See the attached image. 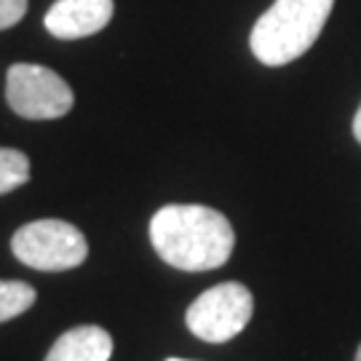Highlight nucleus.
<instances>
[{
  "mask_svg": "<svg viewBox=\"0 0 361 361\" xmlns=\"http://www.w3.org/2000/svg\"><path fill=\"white\" fill-rule=\"evenodd\" d=\"M150 241L158 257L177 271H214L233 255L235 233L222 212L198 204H169L150 219Z\"/></svg>",
  "mask_w": 361,
  "mask_h": 361,
  "instance_id": "1",
  "label": "nucleus"
},
{
  "mask_svg": "<svg viewBox=\"0 0 361 361\" xmlns=\"http://www.w3.org/2000/svg\"><path fill=\"white\" fill-rule=\"evenodd\" d=\"M335 0H276L252 27L249 46L262 65L295 62L319 40Z\"/></svg>",
  "mask_w": 361,
  "mask_h": 361,
  "instance_id": "2",
  "label": "nucleus"
},
{
  "mask_svg": "<svg viewBox=\"0 0 361 361\" xmlns=\"http://www.w3.org/2000/svg\"><path fill=\"white\" fill-rule=\"evenodd\" d=\"M11 252L35 271H73L89 257L86 235L65 219H38L13 233Z\"/></svg>",
  "mask_w": 361,
  "mask_h": 361,
  "instance_id": "3",
  "label": "nucleus"
},
{
  "mask_svg": "<svg viewBox=\"0 0 361 361\" xmlns=\"http://www.w3.org/2000/svg\"><path fill=\"white\" fill-rule=\"evenodd\" d=\"M6 99L27 121H51L73 110L75 97L65 78L43 65H11L6 73Z\"/></svg>",
  "mask_w": 361,
  "mask_h": 361,
  "instance_id": "4",
  "label": "nucleus"
},
{
  "mask_svg": "<svg viewBox=\"0 0 361 361\" xmlns=\"http://www.w3.org/2000/svg\"><path fill=\"white\" fill-rule=\"evenodd\" d=\"M255 313V297L238 281H225L207 289L188 308V329L198 340L207 343H225L244 332Z\"/></svg>",
  "mask_w": 361,
  "mask_h": 361,
  "instance_id": "5",
  "label": "nucleus"
},
{
  "mask_svg": "<svg viewBox=\"0 0 361 361\" xmlns=\"http://www.w3.org/2000/svg\"><path fill=\"white\" fill-rule=\"evenodd\" d=\"M113 0H56L46 13V30L54 38H89L110 25Z\"/></svg>",
  "mask_w": 361,
  "mask_h": 361,
  "instance_id": "6",
  "label": "nucleus"
},
{
  "mask_svg": "<svg viewBox=\"0 0 361 361\" xmlns=\"http://www.w3.org/2000/svg\"><path fill=\"white\" fill-rule=\"evenodd\" d=\"M113 337L102 326H75L51 345L46 361H110Z\"/></svg>",
  "mask_w": 361,
  "mask_h": 361,
  "instance_id": "7",
  "label": "nucleus"
},
{
  "mask_svg": "<svg viewBox=\"0 0 361 361\" xmlns=\"http://www.w3.org/2000/svg\"><path fill=\"white\" fill-rule=\"evenodd\" d=\"M35 289L25 281H0V324L22 316L35 305Z\"/></svg>",
  "mask_w": 361,
  "mask_h": 361,
  "instance_id": "8",
  "label": "nucleus"
},
{
  "mask_svg": "<svg viewBox=\"0 0 361 361\" xmlns=\"http://www.w3.org/2000/svg\"><path fill=\"white\" fill-rule=\"evenodd\" d=\"M30 180V158L22 150L0 147V195L11 193Z\"/></svg>",
  "mask_w": 361,
  "mask_h": 361,
  "instance_id": "9",
  "label": "nucleus"
},
{
  "mask_svg": "<svg viewBox=\"0 0 361 361\" xmlns=\"http://www.w3.org/2000/svg\"><path fill=\"white\" fill-rule=\"evenodd\" d=\"M27 13V0H0V30L19 25Z\"/></svg>",
  "mask_w": 361,
  "mask_h": 361,
  "instance_id": "10",
  "label": "nucleus"
},
{
  "mask_svg": "<svg viewBox=\"0 0 361 361\" xmlns=\"http://www.w3.org/2000/svg\"><path fill=\"white\" fill-rule=\"evenodd\" d=\"M353 137H356V142H361V104L353 116Z\"/></svg>",
  "mask_w": 361,
  "mask_h": 361,
  "instance_id": "11",
  "label": "nucleus"
},
{
  "mask_svg": "<svg viewBox=\"0 0 361 361\" xmlns=\"http://www.w3.org/2000/svg\"><path fill=\"white\" fill-rule=\"evenodd\" d=\"M356 361H361V345H359V350H356Z\"/></svg>",
  "mask_w": 361,
  "mask_h": 361,
  "instance_id": "12",
  "label": "nucleus"
},
{
  "mask_svg": "<svg viewBox=\"0 0 361 361\" xmlns=\"http://www.w3.org/2000/svg\"><path fill=\"white\" fill-rule=\"evenodd\" d=\"M166 361H185V359H166Z\"/></svg>",
  "mask_w": 361,
  "mask_h": 361,
  "instance_id": "13",
  "label": "nucleus"
}]
</instances>
